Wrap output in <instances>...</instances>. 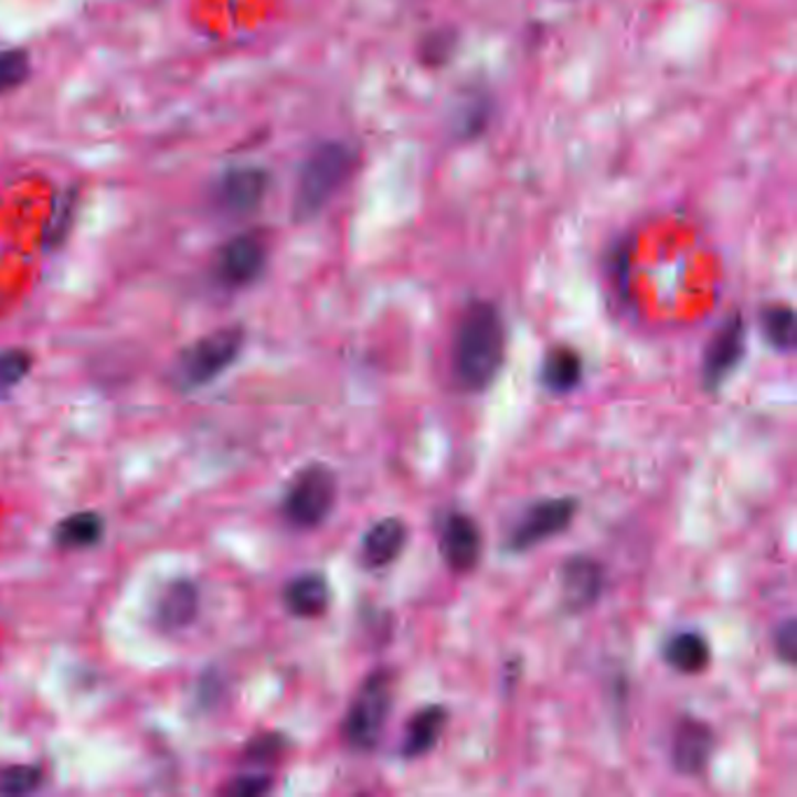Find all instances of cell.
<instances>
[{
    "mask_svg": "<svg viewBox=\"0 0 797 797\" xmlns=\"http://www.w3.org/2000/svg\"><path fill=\"white\" fill-rule=\"evenodd\" d=\"M73 209H75V192H68V194L62 199V206H59L56 217H54L52 227H50V242H52V244L62 242V238L66 236V232L71 230Z\"/></svg>",
    "mask_w": 797,
    "mask_h": 797,
    "instance_id": "26",
    "label": "cell"
},
{
    "mask_svg": "<svg viewBox=\"0 0 797 797\" xmlns=\"http://www.w3.org/2000/svg\"><path fill=\"white\" fill-rule=\"evenodd\" d=\"M604 566L587 554H575L562 568V599L566 610L583 613L592 608L604 592Z\"/></svg>",
    "mask_w": 797,
    "mask_h": 797,
    "instance_id": "12",
    "label": "cell"
},
{
    "mask_svg": "<svg viewBox=\"0 0 797 797\" xmlns=\"http://www.w3.org/2000/svg\"><path fill=\"white\" fill-rule=\"evenodd\" d=\"M31 73V59L24 50L0 52V94L17 89Z\"/></svg>",
    "mask_w": 797,
    "mask_h": 797,
    "instance_id": "22",
    "label": "cell"
},
{
    "mask_svg": "<svg viewBox=\"0 0 797 797\" xmlns=\"http://www.w3.org/2000/svg\"><path fill=\"white\" fill-rule=\"evenodd\" d=\"M395 681L389 669L372 671L358 688L342 721V736L349 748L358 753L374 751L393 709Z\"/></svg>",
    "mask_w": 797,
    "mask_h": 797,
    "instance_id": "3",
    "label": "cell"
},
{
    "mask_svg": "<svg viewBox=\"0 0 797 797\" xmlns=\"http://www.w3.org/2000/svg\"><path fill=\"white\" fill-rule=\"evenodd\" d=\"M31 370V355L22 349H10L0 353V391L12 389L24 380Z\"/></svg>",
    "mask_w": 797,
    "mask_h": 797,
    "instance_id": "23",
    "label": "cell"
},
{
    "mask_svg": "<svg viewBox=\"0 0 797 797\" xmlns=\"http://www.w3.org/2000/svg\"><path fill=\"white\" fill-rule=\"evenodd\" d=\"M447 723H449V711L445 706L431 704L418 709L410 719L407 732L403 736V746H401L403 758L416 761L422 758V755H428L437 746V742L443 740Z\"/></svg>",
    "mask_w": 797,
    "mask_h": 797,
    "instance_id": "13",
    "label": "cell"
},
{
    "mask_svg": "<svg viewBox=\"0 0 797 797\" xmlns=\"http://www.w3.org/2000/svg\"><path fill=\"white\" fill-rule=\"evenodd\" d=\"M334 503L337 475L323 464H311L290 482L284 496V514L297 529H316L328 520Z\"/></svg>",
    "mask_w": 797,
    "mask_h": 797,
    "instance_id": "5",
    "label": "cell"
},
{
    "mask_svg": "<svg viewBox=\"0 0 797 797\" xmlns=\"http://www.w3.org/2000/svg\"><path fill=\"white\" fill-rule=\"evenodd\" d=\"M272 788V776L269 774H246L238 776L230 786L227 793L234 797H257L265 795Z\"/></svg>",
    "mask_w": 797,
    "mask_h": 797,
    "instance_id": "25",
    "label": "cell"
},
{
    "mask_svg": "<svg viewBox=\"0 0 797 797\" xmlns=\"http://www.w3.org/2000/svg\"><path fill=\"white\" fill-rule=\"evenodd\" d=\"M763 332L772 349L790 353L797 344L795 311L788 305H772L763 311Z\"/></svg>",
    "mask_w": 797,
    "mask_h": 797,
    "instance_id": "20",
    "label": "cell"
},
{
    "mask_svg": "<svg viewBox=\"0 0 797 797\" xmlns=\"http://www.w3.org/2000/svg\"><path fill=\"white\" fill-rule=\"evenodd\" d=\"M665 662L679 673H702L711 662V646L700 631H679L665 644Z\"/></svg>",
    "mask_w": 797,
    "mask_h": 797,
    "instance_id": "18",
    "label": "cell"
},
{
    "mask_svg": "<svg viewBox=\"0 0 797 797\" xmlns=\"http://www.w3.org/2000/svg\"><path fill=\"white\" fill-rule=\"evenodd\" d=\"M269 190V176L263 169L246 167L227 171L215 188L217 206L230 215H246L257 211Z\"/></svg>",
    "mask_w": 797,
    "mask_h": 797,
    "instance_id": "11",
    "label": "cell"
},
{
    "mask_svg": "<svg viewBox=\"0 0 797 797\" xmlns=\"http://www.w3.org/2000/svg\"><path fill=\"white\" fill-rule=\"evenodd\" d=\"M440 552L445 564L456 573H468L480 562L482 531L470 514L451 512L440 529Z\"/></svg>",
    "mask_w": 797,
    "mask_h": 797,
    "instance_id": "9",
    "label": "cell"
},
{
    "mask_svg": "<svg viewBox=\"0 0 797 797\" xmlns=\"http://www.w3.org/2000/svg\"><path fill=\"white\" fill-rule=\"evenodd\" d=\"M746 353V323L744 316L732 314L713 334L702 363V382L706 391H719L740 368Z\"/></svg>",
    "mask_w": 797,
    "mask_h": 797,
    "instance_id": "7",
    "label": "cell"
},
{
    "mask_svg": "<svg viewBox=\"0 0 797 797\" xmlns=\"http://www.w3.org/2000/svg\"><path fill=\"white\" fill-rule=\"evenodd\" d=\"M506 361L503 318L491 302H472L454 332L451 372L466 391H487Z\"/></svg>",
    "mask_w": 797,
    "mask_h": 797,
    "instance_id": "1",
    "label": "cell"
},
{
    "mask_svg": "<svg viewBox=\"0 0 797 797\" xmlns=\"http://www.w3.org/2000/svg\"><path fill=\"white\" fill-rule=\"evenodd\" d=\"M575 512L577 501L573 496L545 498V501L533 503L510 531L508 548L512 552H527L548 543L550 538L564 533L573 524Z\"/></svg>",
    "mask_w": 797,
    "mask_h": 797,
    "instance_id": "6",
    "label": "cell"
},
{
    "mask_svg": "<svg viewBox=\"0 0 797 797\" xmlns=\"http://www.w3.org/2000/svg\"><path fill=\"white\" fill-rule=\"evenodd\" d=\"M774 650L786 665H795V657H797V623L793 620V617H788L786 623H782L779 627H776V631H774Z\"/></svg>",
    "mask_w": 797,
    "mask_h": 797,
    "instance_id": "24",
    "label": "cell"
},
{
    "mask_svg": "<svg viewBox=\"0 0 797 797\" xmlns=\"http://www.w3.org/2000/svg\"><path fill=\"white\" fill-rule=\"evenodd\" d=\"M281 748H284V740H281V736L269 734V736H263V740L253 742L248 753L253 755V758H257V761H267V758H276V755L281 753Z\"/></svg>",
    "mask_w": 797,
    "mask_h": 797,
    "instance_id": "27",
    "label": "cell"
},
{
    "mask_svg": "<svg viewBox=\"0 0 797 797\" xmlns=\"http://www.w3.org/2000/svg\"><path fill=\"white\" fill-rule=\"evenodd\" d=\"M43 784V769L35 765L0 767V795H26Z\"/></svg>",
    "mask_w": 797,
    "mask_h": 797,
    "instance_id": "21",
    "label": "cell"
},
{
    "mask_svg": "<svg viewBox=\"0 0 797 797\" xmlns=\"http://www.w3.org/2000/svg\"><path fill=\"white\" fill-rule=\"evenodd\" d=\"M583 374H585V363L581 353L571 347H554L548 351L543 361L541 382L550 393L564 395L581 386Z\"/></svg>",
    "mask_w": 797,
    "mask_h": 797,
    "instance_id": "16",
    "label": "cell"
},
{
    "mask_svg": "<svg viewBox=\"0 0 797 797\" xmlns=\"http://www.w3.org/2000/svg\"><path fill=\"white\" fill-rule=\"evenodd\" d=\"M244 347V332L238 328L217 330L209 337L194 342L178 358L173 380L178 389H202L215 376H221L242 353Z\"/></svg>",
    "mask_w": 797,
    "mask_h": 797,
    "instance_id": "4",
    "label": "cell"
},
{
    "mask_svg": "<svg viewBox=\"0 0 797 797\" xmlns=\"http://www.w3.org/2000/svg\"><path fill=\"white\" fill-rule=\"evenodd\" d=\"M104 535V520L96 512H75L68 514L66 520L56 527L54 541L64 550H79L89 548L102 541Z\"/></svg>",
    "mask_w": 797,
    "mask_h": 797,
    "instance_id": "19",
    "label": "cell"
},
{
    "mask_svg": "<svg viewBox=\"0 0 797 797\" xmlns=\"http://www.w3.org/2000/svg\"><path fill=\"white\" fill-rule=\"evenodd\" d=\"M199 613V589L190 581L171 583L157 602V625L162 629H185Z\"/></svg>",
    "mask_w": 797,
    "mask_h": 797,
    "instance_id": "15",
    "label": "cell"
},
{
    "mask_svg": "<svg viewBox=\"0 0 797 797\" xmlns=\"http://www.w3.org/2000/svg\"><path fill=\"white\" fill-rule=\"evenodd\" d=\"M284 602L297 617H318L330 606V585L321 573L297 575L286 585Z\"/></svg>",
    "mask_w": 797,
    "mask_h": 797,
    "instance_id": "17",
    "label": "cell"
},
{
    "mask_svg": "<svg viewBox=\"0 0 797 797\" xmlns=\"http://www.w3.org/2000/svg\"><path fill=\"white\" fill-rule=\"evenodd\" d=\"M267 265V246L257 234H238L221 248L215 261V274L221 284L242 288L261 278Z\"/></svg>",
    "mask_w": 797,
    "mask_h": 797,
    "instance_id": "8",
    "label": "cell"
},
{
    "mask_svg": "<svg viewBox=\"0 0 797 797\" xmlns=\"http://www.w3.org/2000/svg\"><path fill=\"white\" fill-rule=\"evenodd\" d=\"M355 167V152L340 141L318 146L302 164L293 196L295 221H311L321 213L330 199L344 188Z\"/></svg>",
    "mask_w": 797,
    "mask_h": 797,
    "instance_id": "2",
    "label": "cell"
},
{
    "mask_svg": "<svg viewBox=\"0 0 797 797\" xmlns=\"http://www.w3.org/2000/svg\"><path fill=\"white\" fill-rule=\"evenodd\" d=\"M715 751V734L709 723L683 719L676 725L671 744V763L683 776H700L706 772Z\"/></svg>",
    "mask_w": 797,
    "mask_h": 797,
    "instance_id": "10",
    "label": "cell"
},
{
    "mask_svg": "<svg viewBox=\"0 0 797 797\" xmlns=\"http://www.w3.org/2000/svg\"><path fill=\"white\" fill-rule=\"evenodd\" d=\"M405 545H407L405 522L397 520V517H386V520H380L365 531L361 545L363 562L370 568H384L403 554Z\"/></svg>",
    "mask_w": 797,
    "mask_h": 797,
    "instance_id": "14",
    "label": "cell"
}]
</instances>
